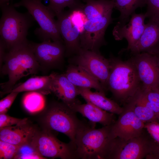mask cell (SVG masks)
Here are the masks:
<instances>
[{
    "label": "cell",
    "instance_id": "cell-23",
    "mask_svg": "<svg viewBox=\"0 0 159 159\" xmlns=\"http://www.w3.org/2000/svg\"><path fill=\"white\" fill-rule=\"evenodd\" d=\"M52 73L49 75L37 76L31 77L24 82L15 86L10 91L6 94L11 92H34L42 95L48 94L52 93L51 85Z\"/></svg>",
    "mask_w": 159,
    "mask_h": 159
},
{
    "label": "cell",
    "instance_id": "cell-20",
    "mask_svg": "<svg viewBox=\"0 0 159 159\" xmlns=\"http://www.w3.org/2000/svg\"><path fill=\"white\" fill-rule=\"evenodd\" d=\"M125 105L130 108L145 123L154 121L158 122L145 92L142 88Z\"/></svg>",
    "mask_w": 159,
    "mask_h": 159
},
{
    "label": "cell",
    "instance_id": "cell-15",
    "mask_svg": "<svg viewBox=\"0 0 159 159\" xmlns=\"http://www.w3.org/2000/svg\"><path fill=\"white\" fill-rule=\"evenodd\" d=\"M127 24L121 25L117 24L112 30V35L117 41L125 39L128 45L122 51H130L138 42L145 27V23L147 18L145 13H133Z\"/></svg>",
    "mask_w": 159,
    "mask_h": 159
},
{
    "label": "cell",
    "instance_id": "cell-28",
    "mask_svg": "<svg viewBox=\"0 0 159 159\" xmlns=\"http://www.w3.org/2000/svg\"><path fill=\"white\" fill-rule=\"evenodd\" d=\"M20 146L0 140V159H14Z\"/></svg>",
    "mask_w": 159,
    "mask_h": 159
},
{
    "label": "cell",
    "instance_id": "cell-31",
    "mask_svg": "<svg viewBox=\"0 0 159 159\" xmlns=\"http://www.w3.org/2000/svg\"><path fill=\"white\" fill-rule=\"evenodd\" d=\"M147 6L145 13L149 19L159 20V0H145Z\"/></svg>",
    "mask_w": 159,
    "mask_h": 159
},
{
    "label": "cell",
    "instance_id": "cell-27",
    "mask_svg": "<svg viewBox=\"0 0 159 159\" xmlns=\"http://www.w3.org/2000/svg\"><path fill=\"white\" fill-rule=\"evenodd\" d=\"M14 159H44L45 158L40 155L30 143L20 146L18 152Z\"/></svg>",
    "mask_w": 159,
    "mask_h": 159
},
{
    "label": "cell",
    "instance_id": "cell-35",
    "mask_svg": "<svg viewBox=\"0 0 159 159\" xmlns=\"http://www.w3.org/2000/svg\"><path fill=\"white\" fill-rule=\"evenodd\" d=\"M145 158L159 159V143L153 141L151 151Z\"/></svg>",
    "mask_w": 159,
    "mask_h": 159
},
{
    "label": "cell",
    "instance_id": "cell-5",
    "mask_svg": "<svg viewBox=\"0 0 159 159\" xmlns=\"http://www.w3.org/2000/svg\"><path fill=\"white\" fill-rule=\"evenodd\" d=\"M42 0H21L13 4L15 7L23 6L34 18L39 25L34 31L35 34L42 42L60 41L64 42L60 35L54 12Z\"/></svg>",
    "mask_w": 159,
    "mask_h": 159
},
{
    "label": "cell",
    "instance_id": "cell-33",
    "mask_svg": "<svg viewBox=\"0 0 159 159\" xmlns=\"http://www.w3.org/2000/svg\"><path fill=\"white\" fill-rule=\"evenodd\" d=\"M18 92H11L0 101V114L6 113L10 108L17 95Z\"/></svg>",
    "mask_w": 159,
    "mask_h": 159
},
{
    "label": "cell",
    "instance_id": "cell-10",
    "mask_svg": "<svg viewBox=\"0 0 159 159\" xmlns=\"http://www.w3.org/2000/svg\"><path fill=\"white\" fill-rule=\"evenodd\" d=\"M112 13L96 19L87 20L85 22L80 32L82 48L100 52V48L106 44L105 35L107 27L112 22Z\"/></svg>",
    "mask_w": 159,
    "mask_h": 159
},
{
    "label": "cell",
    "instance_id": "cell-34",
    "mask_svg": "<svg viewBox=\"0 0 159 159\" xmlns=\"http://www.w3.org/2000/svg\"><path fill=\"white\" fill-rule=\"evenodd\" d=\"M145 128L153 140L159 143V122L154 121L145 123Z\"/></svg>",
    "mask_w": 159,
    "mask_h": 159
},
{
    "label": "cell",
    "instance_id": "cell-38",
    "mask_svg": "<svg viewBox=\"0 0 159 159\" xmlns=\"http://www.w3.org/2000/svg\"><path fill=\"white\" fill-rule=\"evenodd\" d=\"M153 54H155L157 57L158 63L159 67V51L157 53Z\"/></svg>",
    "mask_w": 159,
    "mask_h": 159
},
{
    "label": "cell",
    "instance_id": "cell-7",
    "mask_svg": "<svg viewBox=\"0 0 159 159\" xmlns=\"http://www.w3.org/2000/svg\"><path fill=\"white\" fill-rule=\"evenodd\" d=\"M44 118V122L50 130L67 136L74 145L76 134L82 122L76 112L63 103L56 102L51 106Z\"/></svg>",
    "mask_w": 159,
    "mask_h": 159
},
{
    "label": "cell",
    "instance_id": "cell-6",
    "mask_svg": "<svg viewBox=\"0 0 159 159\" xmlns=\"http://www.w3.org/2000/svg\"><path fill=\"white\" fill-rule=\"evenodd\" d=\"M153 140L145 129L140 135L128 140L113 138L105 159H142L150 153Z\"/></svg>",
    "mask_w": 159,
    "mask_h": 159
},
{
    "label": "cell",
    "instance_id": "cell-21",
    "mask_svg": "<svg viewBox=\"0 0 159 159\" xmlns=\"http://www.w3.org/2000/svg\"><path fill=\"white\" fill-rule=\"evenodd\" d=\"M78 112L91 122L99 123L104 126L112 125L115 122V114L105 111L92 103L87 102L75 105L72 109Z\"/></svg>",
    "mask_w": 159,
    "mask_h": 159
},
{
    "label": "cell",
    "instance_id": "cell-13",
    "mask_svg": "<svg viewBox=\"0 0 159 159\" xmlns=\"http://www.w3.org/2000/svg\"><path fill=\"white\" fill-rule=\"evenodd\" d=\"M56 16L65 47V57H72L77 54L81 49L80 28L71 19L69 10H63Z\"/></svg>",
    "mask_w": 159,
    "mask_h": 159
},
{
    "label": "cell",
    "instance_id": "cell-8",
    "mask_svg": "<svg viewBox=\"0 0 159 159\" xmlns=\"http://www.w3.org/2000/svg\"><path fill=\"white\" fill-rule=\"evenodd\" d=\"M30 144L40 155L46 159L76 158L73 144L70 142L66 143L60 141L48 131H38Z\"/></svg>",
    "mask_w": 159,
    "mask_h": 159
},
{
    "label": "cell",
    "instance_id": "cell-9",
    "mask_svg": "<svg viewBox=\"0 0 159 159\" xmlns=\"http://www.w3.org/2000/svg\"><path fill=\"white\" fill-rule=\"evenodd\" d=\"M70 64L83 68L98 81L106 90L110 69L109 59L105 58L100 52L81 48L69 60Z\"/></svg>",
    "mask_w": 159,
    "mask_h": 159
},
{
    "label": "cell",
    "instance_id": "cell-4",
    "mask_svg": "<svg viewBox=\"0 0 159 159\" xmlns=\"http://www.w3.org/2000/svg\"><path fill=\"white\" fill-rule=\"evenodd\" d=\"M1 16L0 20V38L8 50L28 42V31L34 24L35 19L27 11H17L9 3L0 5Z\"/></svg>",
    "mask_w": 159,
    "mask_h": 159
},
{
    "label": "cell",
    "instance_id": "cell-26",
    "mask_svg": "<svg viewBox=\"0 0 159 159\" xmlns=\"http://www.w3.org/2000/svg\"><path fill=\"white\" fill-rule=\"evenodd\" d=\"M23 104L27 112L35 113L43 109L44 100L42 94L37 92H30L24 97Z\"/></svg>",
    "mask_w": 159,
    "mask_h": 159
},
{
    "label": "cell",
    "instance_id": "cell-24",
    "mask_svg": "<svg viewBox=\"0 0 159 159\" xmlns=\"http://www.w3.org/2000/svg\"><path fill=\"white\" fill-rule=\"evenodd\" d=\"M84 2L82 8L83 13L87 20L102 16L110 12L114 8L111 0H82Z\"/></svg>",
    "mask_w": 159,
    "mask_h": 159
},
{
    "label": "cell",
    "instance_id": "cell-19",
    "mask_svg": "<svg viewBox=\"0 0 159 159\" xmlns=\"http://www.w3.org/2000/svg\"><path fill=\"white\" fill-rule=\"evenodd\" d=\"M64 74L68 79L77 87L93 88L105 94L106 90L100 82L77 65L70 64Z\"/></svg>",
    "mask_w": 159,
    "mask_h": 159
},
{
    "label": "cell",
    "instance_id": "cell-16",
    "mask_svg": "<svg viewBox=\"0 0 159 159\" xmlns=\"http://www.w3.org/2000/svg\"><path fill=\"white\" fill-rule=\"evenodd\" d=\"M51 91L72 109L76 105L81 103L77 99V96L79 95L77 87L68 79L64 74L52 73Z\"/></svg>",
    "mask_w": 159,
    "mask_h": 159
},
{
    "label": "cell",
    "instance_id": "cell-1",
    "mask_svg": "<svg viewBox=\"0 0 159 159\" xmlns=\"http://www.w3.org/2000/svg\"><path fill=\"white\" fill-rule=\"evenodd\" d=\"M2 75H7V81L1 84L4 95L11 90L22 78L36 74L40 70L30 42L15 46L6 53L3 64L0 68Z\"/></svg>",
    "mask_w": 159,
    "mask_h": 159
},
{
    "label": "cell",
    "instance_id": "cell-32",
    "mask_svg": "<svg viewBox=\"0 0 159 159\" xmlns=\"http://www.w3.org/2000/svg\"><path fill=\"white\" fill-rule=\"evenodd\" d=\"M27 121V118L19 119L10 116L6 113L1 114L0 128L16 125Z\"/></svg>",
    "mask_w": 159,
    "mask_h": 159
},
{
    "label": "cell",
    "instance_id": "cell-2",
    "mask_svg": "<svg viewBox=\"0 0 159 159\" xmlns=\"http://www.w3.org/2000/svg\"><path fill=\"white\" fill-rule=\"evenodd\" d=\"M107 89L114 98L124 105L142 88L141 84L131 59L122 61L111 54Z\"/></svg>",
    "mask_w": 159,
    "mask_h": 159
},
{
    "label": "cell",
    "instance_id": "cell-12",
    "mask_svg": "<svg viewBox=\"0 0 159 159\" xmlns=\"http://www.w3.org/2000/svg\"><path fill=\"white\" fill-rule=\"evenodd\" d=\"M136 69L142 88H159V67L156 55L147 52L133 55L130 59Z\"/></svg>",
    "mask_w": 159,
    "mask_h": 159
},
{
    "label": "cell",
    "instance_id": "cell-14",
    "mask_svg": "<svg viewBox=\"0 0 159 159\" xmlns=\"http://www.w3.org/2000/svg\"><path fill=\"white\" fill-rule=\"evenodd\" d=\"M123 107V111L112 125L111 130L114 138L127 140L141 135L145 130V123L129 107Z\"/></svg>",
    "mask_w": 159,
    "mask_h": 159
},
{
    "label": "cell",
    "instance_id": "cell-37",
    "mask_svg": "<svg viewBox=\"0 0 159 159\" xmlns=\"http://www.w3.org/2000/svg\"><path fill=\"white\" fill-rule=\"evenodd\" d=\"M10 0H0V5L9 3Z\"/></svg>",
    "mask_w": 159,
    "mask_h": 159
},
{
    "label": "cell",
    "instance_id": "cell-36",
    "mask_svg": "<svg viewBox=\"0 0 159 159\" xmlns=\"http://www.w3.org/2000/svg\"><path fill=\"white\" fill-rule=\"evenodd\" d=\"M6 49L5 43L0 38V68L1 67L6 54Z\"/></svg>",
    "mask_w": 159,
    "mask_h": 159
},
{
    "label": "cell",
    "instance_id": "cell-17",
    "mask_svg": "<svg viewBox=\"0 0 159 159\" xmlns=\"http://www.w3.org/2000/svg\"><path fill=\"white\" fill-rule=\"evenodd\" d=\"M130 51L133 55L159 51V20L149 19L140 38Z\"/></svg>",
    "mask_w": 159,
    "mask_h": 159
},
{
    "label": "cell",
    "instance_id": "cell-22",
    "mask_svg": "<svg viewBox=\"0 0 159 159\" xmlns=\"http://www.w3.org/2000/svg\"><path fill=\"white\" fill-rule=\"evenodd\" d=\"M79 95L86 102H90L108 112L119 115L124 107L120 106L116 102L106 97L105 94L100 92H93L90 89L78 87Z\"/></svg>",
    "mask_w": 159,
    "mask_h": 159
},
{
    "label": "cell",
    "instance_id": "cell-25",
    "mask_svg": "<svg viewBox=\"0 0 159 159\" xmlns=\"http://www.w3.org/2000/svg\"><path fill=\"white\" fill-rule=\"evenodd\" d=\"M114 5V8L120 13L119 21L117 24H125L130 20V17L135 10L146 5L145 0H111Z\"/></svg>",
    "mask_w": 159,
    "mask_h": 159
},
{
    "label": "cell",
    "instance_id": "cell-18",
    "mask_svg": "<svg viewBox=\"0 0 159 159\" xmlns=\"http://www.w3.org/2000/svg\"><path fill=\"white\" fill-rule=\"evenodd\" d=\"M37 131L27 121L16 125L0 128V140L21 146L30 143Z\"/></svg>",
    "mask_w": 159,
    "mask_h": 159
},
{
    "label": "cell",
    "instance_id": "cell-11",
    "mask_svg": "<svg viewBox=\"0 0 159 159\" xmlns=\"http://www.w3.org/2000/svg\"><path fill=\"white\" fill-rule=\"evenodd\" d=\"M30 43L40 70L46 72L62 65L65 52L63 42L47 41L38 43Z\"/></svg>",
    "mask_w": 159,
    "mask_h": 159
},
{
    "label": "cell",
    "instance_id": "cell-29",
    "mask_svg": "<svg viewBox=\"0 0 159 159\" xmlns=\"http://www.w3.org/2000/svg\"><path fill=\"white\" fill-rule=\"evenodd\" d=\"M144 90L159 122V88Z\"/></svg>",
    "mask_w": 159,
    "mask_h": 159
},
{
    "label": "cell",
    "instance_id": "cell-3",
    "mask_svg": "<svg viewBox=\"0 0 159 159\" xmlns=\"http://www.w3.org/2000/svg\"><path fill=\"white\" fill-rule=\"evenodd\" d=\"M95 125L93 122L89 125L82 122L74 143L76 158H105L110 143L115 138L112 132V125L99 129L95 128Z\"/></svg>",
    "mask_w": 159,
    "mask_h": 159
},
{
    "label": "cell",
    "instance_id": "cell-30",
    "mask_svg": "<svg viewBox=\"0 0 159 159\" xmlns=\"http://www.w3.org/2000/svg\"><path fill=\"white\" fill-rule=\"evenodd\" d=\"M49 4L48 6L54 13L56 16L64 10L65 8L70 7L76 0H48Z\"/></svg>",
    "mask_w": 159,
    "mask_h": 159
}]
</instances>
